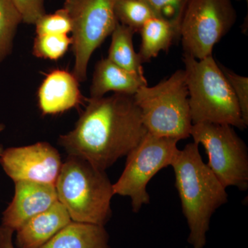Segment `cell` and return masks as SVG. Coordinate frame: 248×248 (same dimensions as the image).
Masks as SVG:
<instances>
[{"instance_id": "1", "label": "cell", "mask_w": 248, "mask_h": 248, "mask_svg": "<svg viewBox=\"0 0 248 248\" xmlns=\"http://www.w3.org/2000/svg\"><path fill=\"white\" fill-rule=\"evenodd\" d=\"M87 102L75 128L61 135L59 144L68 155L105 171L128 156L148 131L134 95L115 93Z\"/></svg>"}, {"instance_id": "2", "label": "cell", "mask_w": 248, "mask_h": 248, "mask_svg": "<svg viewBox=\"0 0 248 248\" xmlns=\"http://www.w3.org/2000/svg\"><path fill=\"white\" fill-rule=\"evenodd\" d=\"M171 166L188 226L187 242L192 248H204L212 217L228 202L226 188L204 163L195 142L180 150Z\"/></svg>"}, {"instance_id": "3", "label": "cell", "mask_w": 248, "mask_h": 248, "mask_svg": "<svg viewBox=\"0 0 248 248\" xmlns=\"http://www.w3.org/2000/svg\"><path fill=\"white\" fill-rule=\"evenodd\" d=\"M183 62L192 124H228L246 128L234 91L213 55L200 60L184 53Z\"/></svg>"}, {"instance_id": "4", "label": "cell", "mask_w": 248, "mask_h": 248, "mask_svg": "<svg viewBox=\"0 0 248 248\" xmlns=\"http://www.w3.org/2000/svg\"><path fill=\"white\" fill-rule=\"evenodd\" d=\"M105 171L68 155L55 183L59 202L73 221L105 226L111 216L113 187Z\"/></svg>"}, {"instance_id": "5", "label": "cell", "mask_w": 248, "mask_h": 248, "mask_svg": "<svg viewBox=\"0 0 248 248\" xmlns=\"http://www.w3.org/2000/svg\"><path fill=\"white\" fill-rule=\"evenodd\" d=\"M134 99L148 133L179 141L190 138L192 122L184 69L152 87L141 86Z\"/></svg>"}, {"instance_id": "6", "label": "cell", "mask_w": 248, "mask_h": 248, "mask_svg": "<svg viewBox=\"0 0 248 248\" xmlns=\"http://www.w3.org/2000/svg\"><path fill=\"white\" fill-rule=\"evenodd\" d=\"M178 141L148 133L127 156L125 169L112 187L114 195L130 197L134 213L150 203L147 186L161 170L172 166L180 151Z\"/></svg>"}, {"instance_id": "7", "label": "cell", "mask_w": 248, "mask_h": 248, "mask_svg": "<svg viewBox=\"0 0 248 248\" xmlns=\"http://www.w3.org/2000/svg\"><path fill=\"white\" fill-rule=\"evenodd\" d=\"M115 0H65L63 8L72 22L73 74L79 82L86 81L88 66L94 50L112 34L118 21Z\"/></svg>"}, {"instance_id": "8", "label": "cell", "mask_w": 248, "mask_h": 248, "mask_svg": "<svg viewBox=\"0 0 248 248\" xmlns=\"http://www.w3.org/2000/svg\"><path fill=\"white\" fill-rule=\"evenodd\" d=\"M190 137L202 145L208 156L207 164L226 188L248 187V153L245 142L228 124H192Z\"/></svg>"}, {"instance_id": "9", "label": "cell", "mask_w": 248, "mask_h": 248, "mask_svg": "<svg viewBox=\"0 0 248 248\" xmlns=\"http://www.w3.org/2000/svg\"><path fill=\"white\" fill-rule=\"evenodd\" d=\"M236 20L232 0H190L180 27L184 53L200 60L211 56Z\"/></svg>"}, {"instance_id": "10", "label": "cell", "mask_w": 248, "mask_h": 248, "mask_svg": "<svg viewBox=\"0 0 248 248\" xmlns=\"http://www.w3.org/2000/svg\"><path fill=\"white\" fill-rule=\"evenodd\" d=\"M0 164L14 183L28 181L55 186L63 162L56 148L38 142L4 150Z\"/></svg>"}, {"instance_id": "11", "label": "cell", "mask_w": 248, "mask_h": 248, "mask_svg": "<svg viewBox=\"0 0 248 248\" xmlns=\"http://www.w3.org/2000/svg\"><path fill=\"white\" fill-rule=\"evenodd\" d=\"M58 202L55 186L20 181L15 182V195L2 214L1 226L14 232L31 218Z\"/></svg>"}, {"instance_id": "12", "label": "cell", "mask_w": 248, "mask_h": 248, "mask_svg": "<svg viewBox=\"0 0 248 248\" xmlns=\"http://www.w3.org/2000/svg\"><path fill=\"white\" fill-rule=\"evenodd\" d=\"M79 84L73 73L55 70L49 73L38 91L42 115H57L78 107L83 99Z\"/></svg>"}, {"instance_id": "13", "label": "cell", "mask_w": 248, "mask_h": 248, "mask_svg": "<svg viewBox=\"0 0 248 248\" xmlns=\"http://www.w3.org/2000/svg\"><path fill=\"white\" fill-rule=\"evenodd\" d=\"M72 221L60 202L26 221L16 231L17 248H40Z\"/></svg>"}, {"instance_id": "14", "label": "cell", "mask_w": 248, "mask_h": 248, "mask_svg": "<svg viewBox=\"0 0 248 248\" xmlns=\"http://www.w3.org/2000/svg\"><path fill=\"white\" fill-rule=\"evenodd\" d=\"M144 76H140L117 66L108 58L97 62L90 89L91 98L102 97L106 93L134 95L141 86H147Z\"/></svg>"}, {"instance_id": "15", "label": "cell", "mask_w": 248, "mask_h": 248, "mask_svg": "<svg viewBox=\"0 0 248 248\" xmlns=\"http://www.w3.org/2000/svg\"><path fill=\"white\" fill-rule=\"evenodd\" d=\"M40 248H110L104 226L71 221Z\"/></svg>"}, {"instance_id": "16", "label": "cell", "mask_w": 248, "mask_h": 248, "mask_svg": "<svg viewBox=\"0 0 248 248\" xmlns=\"http://www.w3.org/2000/svg\"><path fill=\"white\" fill-rule=\"evenodd\" d=\"M141 43L138 53L142 63L156 58L160 52L168 50L180 35L169 22L156 17H152L145 23L140 31Z\"/></svg>"}, {"instance_id": "17", "label": "cell", "mask_w": 248, "mask_h": 248, "mask_svg": "<svg viewBox=\"0 0 248 248\" xmlns=\"http://www.w3.org/2000/svg\"><path fill=\"white\" fill-rule=\"evenodd\" d=\"M135 33L133 29L117 23L111 34L112 40L107 58L126 71L144 76L143 63L134 49L133 38Z\"/></svg>"}, {"instance_id": "18", "label": "cell", "mask_w": 248, "mask_h": 248, "mask_svg": "<svg viewBox=\"0 0 248 248\" xmlns=\"http://www.w3.org/2000/svg\"><path fill=\"white\" fill-rule=\"evenodd\" d=\"M22 18L11 0H0V63L12 51L14 40Z\"/></svg>"}, {"instance_id": "19", "label": "cell", "mask_w": 248, "mask_h": 248, "mask_svg": "<svg viewBox=\"0 0 248 248\" xmlns=\"http://www.w3.org/2000/svg\"><path fill=\"white\" fill-rule=\"evenodd\" d=\"M114 11L120 24L140 32L147 21L154 17L148 6L141 0H115Z\"/></svg>"}, {"instance_id": "20", "label": "cell", "mask_w": 248, "mask_h": 248, "mask_svg": "<svg viewBox=\"0 0 248 248\" xmlns=\"http://www.w3.org/2000/svg\"><path fill=\"white\" fill-rule=\"evenodd\" d=\"M151 9L155 17L170 24L180 35L183 17L190 0H141Z\"/></svg>"}, {"instance_id": "21", "label": "cell", "mask_w": 248, "mask_h": 248, "mask_svg": "<svg viewBox=\"0 0 248 248\" xmlns=\"http://www.w3.org/2000/svg\"><path fill=\"white\" fill-rule=\"evenodd\" d=\"M71 44V37L68 35H37L32 52L37 58L55 61L65 55Z\"/></svg>"}, {"instance_id": "22", "label": "cell", "mask_w": 248, "mask_h": 248, "mask_svg": "<svg viewBox=\"0 0 248 248\" xmlns=\"http://www.w3.org/2000/svg\"><path fill=\"white\" fill-rule=\"evenodd\" d=\"M35 26L37 35H68L72 31L71 17L63 7L53 14L44 15Z\"/></svg>"}, {"instance_id": "23", "label": "cell", "mask_w": 248, "mask_h": 248, "mask_svg": "<svg viewBox=\"0 0 248 248\" xmlns=\"http://www.w3.org/2000/svg\"><path fill=\"white\" fill-rule=\"evenodd\" d=\"M222 72L234 91L241 115L246 125H248V78L239 76L223 65H219Z\"/></svg>"}, {"instance_id": "24", "label": "cell", "mask_w": 248, "mask_h": 248, "mask_svg": "<svg viewBox=\"0 0 248 248\" xmlns=\"http://www.w3.org/2000/svg\"><path fill=\"white\" fill-rule=\"evenodd\" d=\"M22 18V22L35 25L46 14L45 0H11Z\"/></svg>"}, {"instance_id": "25", "label": "cell", "mask_w": 248, "mask_h": 248, "mask_svg": "<svg viewBox=\"0 0 248 248\" xmlns=\"http://www.w3.org/2000/svg\"><path fill=\"white\" fill-rule=\"evenodd\" d=\"M14 232L9 228L0 226V248H15L13 243Z\"/></svg>"}, {"instance_id": "26", "label": "cell", "mask_w": 248, "mask_h": 248, "mask_svg": "<svg viewBox=\"0 0 248 248\" xmlns=\"http://www.w3.org/2000/svg\"><path fill=\"white\" fill-rule=\"evenodd\" d=\"M5 125L4 124H0V132L3 131L4 130ZM4 148H3L2 146L0 145V157H1V154H2L3 151H4Z\"/></svg>"}, {"instance_id": "27", "label": "cell", "mask_w": 248, "mask_h": 248, "mask_svg": "<svg viewBox=\"0 0 248 248\" xmlns=\"http://www.w3.org/2000/svg\"><path fill=\"white\" fill-rule=\"evenodd\" d=\"M244 1H247V2H248V0H244Z\"/></svg>"}]
</instances>
